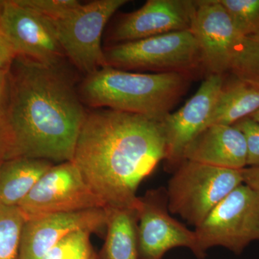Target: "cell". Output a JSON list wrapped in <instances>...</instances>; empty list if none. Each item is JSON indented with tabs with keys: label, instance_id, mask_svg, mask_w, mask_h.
I'll return each mask as SVG.
<instances>
[{
	"label": "cell",
	"instance_id": "6da1fadb",
	"mask_svg": "<svg viewBox=\"0 0 259 259\" xmlns=\"http://www.w3.org/2000/svg\"><path fill=\"white\" fill-rule=\"evenodd\" d=\"M163 124L112 109L87 114L73 161L108 207L136 209L137 190L166 157Z\"/></svg>",
	"mask_w": 259,
	"mask_h": 259
},
{
	"label": "cell",
	"instance_id": "7a4b0ae2",
	"mask_svg": "<svg viewBox=\"0 0 259 259\" xmlns=\"http://www.w3.org/2000/svg\"><path fill=\"white\" fill-rule=\"evenodd\" d=\"M6 117L17 157L71 161L88 112L62 65L17 56L10 69Z\"/></svg>",
	"mask_w": 259,
	"mask_h": 259
},
{
	"label": "cell",
	"instance_id": "3957f363",
	"mask_svg": "<svg viewBox=\"0 0 259 259\" xmlns=\"http://www.w3.org/2000/svg\"><path fill=\"white\" fill-rule=\"evenodd\" d=\"M183 73L129 72L105 66L86 75L79 90L83 103L144 116L161 122L190 86Z\"/></svg>",
	"mask_w": 259,
	"mask_h": 259
},
{
	"label": "cell",
	"instance_id": "277c9868",
	"mask_svg": "<svg viewBox=\"0 0 259 259\" xmlns=\"http://www.w3.org/2000/svg\"><path fill=\"white\" fill-rule=\"evenodd\" d=\"M242 170L184 160L166 189L170 212L196 228L228 194L243 183Z\"/></svg>",
	"mask_w": 259,
	"mask_h": 259
},
{
	"label": "cell",
	"instance_id": "5b68a950",
	"mask_svg": "<svg viewBox=\"0 0 259 259\" xmlns=\"http://www.w3.org/2000/svg\"><path fill=\"white\" fill-rule=\"evenodd\" d=\"M105 56L107 66L123 71L191 75L203 69L198 44L191 30L115 44L105 51Z\"/></svg>",
	"mask_w": 259,
	"mask_h": 259
},
{
	"label": "cell",
	"instance_id": "8992f818",
	"mask_svg": "<svg viewBox=\"0 0 259 259\" xmlns=\"http://www.w3.org/2000/svg\"><path fill=\"white\" fill-rule=\"evenodd\" d=\"M199 251L221 246L241 254L259 241V192L241 184L215 206L194 229Z\"/></svg>",
	"mask_w": 259,
	"mask_h": 259
},
{
	"label": "cell",
	"instance_id": "52a82bcc",
	"mask_svg": "<svg viewBox=\"0 0 259 259\" xmlns=\"http://www.w3.org/2000/svg\"><path fill=\"white\" fill-rule=\"evenodd\" d=\"M127 0H95L50 21L66 57L86 75L107 66L102 47L104 29Z\"/></svg>",
	"mask_w": 259,
	"mask_h": 259
},
{
	"label": "cell",
	"instance_id": "ba28073f",
	"mask_svg": "<svg viewBox=\"0 0 259 259\" xmlns=\"http://www.w3.org/2000/svg\"><path fill=\"white\" fill-rule=\"evenodd\" d=\"M18 206L26 220L54 213L107 208L73 161L53 165Z\"/></svg>",
	"mask_w": 259,
	"mask_h": 259
},
{
	"label": "cell",
	"instance_id": "9c48e42d",
	"mask_svg": "<svg viewBox=\"0 0 259 259\" xmlns=\"http://www.w3.org/2000/svg\"><path fill=\"white\" fill-rule=\"evenodd\" d=\"M138 243L140 259H162L173 248L184 247L202 258L194 231L171 215L166 190L163 187L148 191L139 197Z\"/></svg>",
	"mask_w": 259,
	"mask_h": 259
},
{
	"label": "cell",
	"instance_id": "30bf717a",
	"mask_svg": "<svg viewBox=\"0 0 259 259\" xmlns=\"http://www.w3.org/2000/svg\"><path fill=\"white\" fill-rule=\"evenodd\" d=\"M0 32L17 56L49 66L62 65L66 58L50 20L17 0H5Z\"/></svg>",
	"mask_w": 259,
	"mask_h": 259
},
{
	"label": "cell",
	"instance_id": "8fae6325",
	"mask_svg": "<svg viewBox=\"0 0 259 259\" xmlns=\"http://www.w3.org/2000/svg\"><path fill=\"white\" fill-rule=\"evenodd\" d=\"M190 30L198 44L202 66L207 75L229 72L244 37L220 0H194Z\"/></svg>",
	"mask_w": 259,
	"mask_h": 259
},
{
	"label": "cell",
	"instance_id": "7c38bea8",
	"mask_svg": "<svg viewBox=\"0 0 259 259\" xmlns=\"http://www.w3.org/2000/svg\"><path fill=\"white\" fill-rule=\"evenodd\" d=\"M224 82V75H207L185 105L162 120L166 145L164 161L168 171L174 172L180 166L187 145L205 129Z\"/></svg>",
	"mask_w": 259,
	"mask_h": 259
},
{
	"label": "cell",
	"instance_id": "4fadbf2b",
	"mask_svg": "<svg viewBox=\"0 0 259 259\" xmlns=\"http://www.w3.org/2000/svg\"><path fill=\"white\" fill-rule=\"evenodd\" d=\"M107 208L59 212L29 218L24 223L18 259H42L52 247L73 232L93 233L106 228Z\"/></svg>",
	"mask_w": 259,
	"mask_h": 259
},
{
	"label": "cell",
	"instance_id": "5bb4252c",
	"mask_svg": "<svg viewBox=\"0 0 259 259\" xmlns=\"http://www.w3.org/2000/svg\"><path fill=\"white\" fill-rule=\"evenodd\" d=\"M193 13L192 0H148L117 22L110 39L117 44L190 30Z\"/></svg>",
	"mask_w": 259,
	"mask_h": 259
},
{
	"label": "cell",
	"instance_id": "9a60e30c",
	"mask_svg": "<svg viewBox=\"0 0 259 259\" xmlns=\"http://www.w3.org/2000/svg\"><path fill=\"white\" fill-rule=\"evenodd\" d=\"M182 158L221 168L243 169L247 159L244 136L234 125L209 126L187 145Z\"/></svg>",
	"mask_w": 259,
	"mask_h": 259
},
{
	"label": "cell",
	"instance_id": "2e32d148",
	"mask_svg": "<svg viewBox=\"0 0 259 259\" xmlns=\"http://www.w3.org/2000/svg\"><path fill=\"white\" fill-rule=\"evenodd\" d=\"M52 166L47 160L23 156L0 161V203L18 206Z\"/></svg>",
	"mask_w": 259,
	"mask_h": 259
},
{
	"label": "cell",
	"instance_id": "e0dca14e",
	"mask_svg": "<svg viewBox=\"0 0 259 259\" xmlns=\"http://www.w3.org/2000/svg\"><path fill=\"white\" fill-rule=\"evenodd\" d=\"M102 259H140L136 209L108 207Z\"/></svg>",
	"mask_w": 259,
	"mask_h": 259
},
{
	"label": "cell",
	"instance_id": "ac0fdd59",
	"mask_svg": "<svg viewBox=\"0 0 259 259\" xmlns=\"http://www.w3.org/2000/svg\"><path fill=\"white\" fill-rule=\"evenodd\" d=\"M258 110L259 88L236 78L231 82H224L206 127L233 125Z\"/></svg>",
	"mask_w": 259,
	"mask_h": 259
},
{
	"label": "cell",
	"instance_id": "d6986e66",
	"mask_svg": "<svg viewBox=\"0 0 259 259\" xmlns=\"http://www.w3.org/2000/svg\"><path fill=\"white\" fill-rule=\"evenodd\" d=\"M25 221L18 206L0 203V259H18Z\"/></svg>",
	"mask_w": 259,
	"mask_h": 259
},
{
	"label": "cell",
	"instance_id": "ffe728a7",
	"mask_svg": "<svg viewBox=\"0 0 259 259\" xmlns=\"http://www.w3.org/2000/svg\"><path fill=\"white\" fill-rule=\"evenodd\" d=\"M229 72L237 79L259 88V35L244 37Z\"/></svg>",
	"mask_w": 259,
	"mask_h": 259
},
{
	"label": "cell",
	"instance_id": "44dd1931",
	"mask_svg": "<svg viewBox=\"0 0 259 259\" xmlns=\"http://www.w3.org/2000/svg\"><path fill=\"white\" fill-rule=\"evenodd\" d=\"M243 37L259 35V0H220Z\"/></svg>",
	"mask_w": 259,
	"mask_h": 259
},
{
	"label": "cell",
	"instance_id": "7402d4cb",
	"mask_svg": "<svg viewBox=\"0 0 259 259\" xmlns=\"http://www.w3.org/2000/svg\"><path fill=\"white\" fill-rule=\"evenodd\" d=\"M89 231L70 233L58 242L42 259H92L94 255Z\"/></svg>",
	"mask_w": 259,
	"mask_h": 259
},
{
	"label": "cell",
	"instance_id": "603a6c76",
	"mask_svg": "<svg viewBox=\"0 0 259 259\" xmlns=\"http://www.w3.org/2000/svg\"><path fill=\"white\" fill-rule=\"evenodd\" d=\"M18 3L54 21L64 18L81 4L77 0H17Z\"/></svg>",
	"mask_w": 259,
	"mask_h": 259
},
{
	"label": "cell",
	"instance_id": "cb8c5ba5",
	"mask_svg": "<svg viewBox=\"0 0 259 259\" xmlns=\"http://www.w3.org/2000/svg\"><path fill=\"white\" fill-rule=\"evenodd\" d=\"M244 136L247 147L246 167H259V122L245 117L235 123Z\"/></svg>",
	"mask_w": 259,
	"mask_h": 259
},
{
	"label": "cell",
	"instance_id": "d4e9b609",
	"mask_svg": "<svg viewBox=\"0 0 259 259\" xmlns=\"http://www.w3.org/2000/svg\"><path fill=\"white\" fill-rule=\"evenodd\" d=\"M16 157V147L13 131L6 115L0 114V161Z\"/></svg>",
	"mask_w": 259,
	"mask_h": 259
},
{
	"label": "cell",
	"instance_id": "484cf974",
	"mask_svg": "<svg viewBox=\"0 0 259 259\" xmlns=\"http://www.w3.org/2000/svg\"><path fill=\"white\" fill-rule=\"evenodd\" d=\"M17 54L11 44L0 32V71H8Z\"/></svg>",
	"mask_w": 259,
	"mask_h": 259
},
{
	"label": "cell",
	"instance_id": "4316f807",
	"mask_svg": "<svg viewBox=\"0 0 259 259\" xmlns=\"http://www.w3.org/2000/svg\"><path fill=\"white\" fill-rule=\"evenodd\" d=\"M10 92V70L0 71V114L6 115Z\"/></svg>",
	"mask_w": 259,
	"mask_h": 259
},
{
	"label": "cell",
	"instance_id": "83f0119b",
	"mask_svg": "<svg viewBox=\"0 0 259 259\" xmlns=\"http://www.w3.org/2000/svg\"><path fill=\"white\" fill-rule=\"evenodd\" d=\"M243 184L259 192V167H245L242 170Z\"/></svg>",
	"mask_w": 259,
	"mask_h": 259
},
{
	"label": "cell",
	"instance_id": "f1b7e54d",
	"mask_svg": "<svg viewBox=\"0 0 259 259\" xmlns=\"http://www.w3.org/2000/svg\"><path fill=\"white\" fill-rule=\"evenodd\" d=\"M249 117L253 119V120L256 121L257 122H259V110L252 114L251 115L249 116Z\"/></svg>",
	"mask_w": 259,
	"mask_h": 259
},
{
	"label": "cell",
	"instance_id": "f546056e",
	"mask_svg": "<svg viewBox=\"0 0 259 259\" xmlns=\"http://www.w3.org/2000/svg\"><path fill=\"white\" fill-rule=\"evenodd\" d=\"M5 0H0V20H1L2 13L4 7Z\"/></svg>",
	"mask_w": 259,
	"mask_h": 259
},
{
	"label": "cell",
	"instance_id": "4dcf8cb0",
	"mask_svg": "<svg viewBox=\"0 0 259 259\" xmlns=\"http://www.w3.org/2000/svg\"><path fill=\"white\" fill-rule=\"evenodd\" d=\"M92 259H96V258H95V257H94V258H92Z\"/></svg>",
	"mask_w": 259,
	"mask_h": 259
}]
</instances>
